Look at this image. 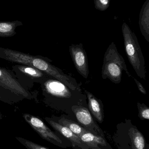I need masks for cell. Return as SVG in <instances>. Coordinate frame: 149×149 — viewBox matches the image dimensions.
<instances>
[{
    "mask_svg": "<svg viewBox=\"0 0 149 149\" xmlns=\"http://www.w3.org/2000/svg\"><path fill=\"white\" fill-rule=\"evenodd\" d=\"M0 58L7 61L34 67L59 81L73 90L82 91L81 83L52 65L45 58L35 56L13 50L0 48Z\"/></svg>",
    "mask_w": 149,
    "mask_h": 149,
    "instance_id": "cell-1",
    "label": "cell"
},
{
    "mask_svg": "<svg viewBox=\"0 0 149 149\" xmlns=\"http://www.w3.org/2000/svg\"><path fill=\"white\" fill-rule=\"evenodd\" d=\"M52 78L45 82V91L50 96L58 101L63 110L73 113L72 110L73 106H87L86 95L82 91L72 90L59 81Z\"/></svg>",
    "mask_w": 149,
    "mask_h": 149,
    "instance_id": "cell-2",
    "label": "cell"
},
{
    "mask_svg": "<svg viewBox=\"0 0 149 149\" xmlns=\"http://www.w3.org/2000/svg\"><path fill=\"white\" fill-rule=\"evenodd\" d=\"M122 31L125 51L129 61L137 76L146 80L147 71L145 59L137 37L126 23L122 24Z\"/></svg>",
    "mask_w": 149,
    "mask_h": 149,
    "instance_id": "cell-3",
    "label": "cell"
},
{
    "mask_svg": "<svg viewBox=\"0 0 149 149\" xmlns=\"http://www.w3.org/2000/svg\"><path fill=\"white\" fill-rule=\"evenodd\" d=\"M123 71L129 77H131L124 58L119 53L115 44L112 42L104 55L101 72L102 79H108L113 83L119 84L121 81Z\"/></svg>",
    "mask_w": 149,
    "mask_h": 149,
    "instance_id": "cell-4",
    "label": "cell"
},
{
    "mask_svg": "<svg viewBox=\"0 0 149 149\" xmlns=\"http://www.w3.org/2000/svg\"><path fill=\"white\" fill-rule=\"evenodd\" d=\"M23 117L26 122L43 139L60 147H63L62 140L39 118L29 114H24Z\"/></svg>",
    "mask_w": 149,
    "mask_h": 149,
    "instance_id": "cell-5",
    "label": "cell"
},
{
    "mask_svg": "<svg viewBox=\"0 0 149 149\" xmlns=\"http://www.w3.org/2000/svg\"><path fill=\"white\" fill-rule=\"evenodd\" d=\"M72 110L78 121L85 129L93 134L104 137L103 131L94 121L87 106H73Z\"/></svg>",
    "mask_w": 149,
    "mask_h": 149,
    "instance_id": "cell-6",
    "label": "cell"
},
{
    "mask_svg": "<svg viewBox=\"0 0 149 149\" xmlns=\"http://www.w3.org/2000/svg\"><path fill=\"white\" fill-rule=\"evenodd\" d=\"M69 51L77 71L85 79H87L89 74V66L87 54L83 44L71 45Z\"/></svg>",
    "mask_w": 149,
    "mask_h": 149,
    "instance_id": "cell-7",
    "label": "cell"
},
{
    "mask_svg": "<svg viewBox=\"0 0 149 149\" xmlns=\"http://www.w3.org/2000/svg\"><path fill=\"white\" fill-rule=\"evenodd\" d=\"M0 86L12 93L25 98H31V95L5 69L0 67Z\"/></svg>",
    "mask_w": 149,
    "mask_h": 149,
    "instance_id": "cell-8",
    "label": "cell"
},
{
    "mask_svg": "<svg viewBox=\"0 0 149 149\" xmlns=\"http://www.w3.org/2000/svg\"><path fill=\"white\" fill-rule=\"evenodd\" d=\"M45 120L55 130L68 139L73 146L78 147L80 149H91L86 144L81 141L78 136L74 134L66 127L49 118H45Z\"/></svg>",
    "mask_w": 149,
    "mask_h": 149,
    "instance_id": "cell-9",
    "label": "cell"
},
{
    "mask_svg": "<svg viewBox=\"0 0 149 149\" xmlns=\"http://www.w3.org/2000/svg\"><path fill=\"white\" fill-rule=\"evenodd\" d=\"M85 93L88 101V110L98 122L102 123L104 119V105L102 101L87 90L85 89Z\"/></svg>",
    "mask_w": 149,
    "mask_h": 149,
    "instance_id": "cell-10",
    "label": "cell"
},
{
    "mask_svg": "<svg viewBox=\"0 0 149 149\" xmlns=\"http://www.w3.org/2000/svg\"><path fill=\"white\" fill-rule=\"evenodd\" d=\"M139 24L142 34L149 42V0H146L141 9Z\"/></svg>",
    "mask_w": 149,
    "mask_h": 149,
    "instance_id": "cell-11",
    "label": "cell"
},
{
    "mask_svg": "<svg viewBox=\"0 0 149 149\" xmlns=\"http://www.w3.org/2000/svg\"><path fill=\"white\" fill-rule=\"evenodd\" d=\"M80 138L90 148L101 149L99 147V145H101L102 147L107 145V143L104 139V137L93 134L89 132L83 134Z\"/></svg>",
    "mask_w": 149,
    "mask_h": 149,
    "instance_id": "cell-12",
    "label": "cell"
},
{
    "mask_svg": "<svg viewBox=\"0 0 149 149\" xmlns=\"http://www.w3.org/2000/svg\"><path fill=\"white\" fill-rule=\"evenodd\" d=\"M22 25V23L19 21L0 22V37L13 36L16 34L15 29L17 27Z\"/></svg>",
    "mask_w": 149,
    "mask_h": 149,
    "instance_id": "cell-13",
    "label": "cell"
},
{
    "mask_svg": "<svg viewBox=\"0 0 149 149\" xmlns=\"http://www.w3.org/2000/svg\"><path fill=\"white\" fill-rule=\"evenodd\" d=\"M58 123L69 129L74 134L78 136L79 138L83 134L89 132V131L85 129L78 123L66 118L65 116H61L59 119Z\"/></svg>",
    "mask_w": 149,
    "mask_h": 149,
    "instance_id": "cell-14",
    "label": "cell"
},
{
    "mask_svg": "<svg viewBox=\"0 0 149 149\" xmlns=\"http://www.w3.org/2000/svg\"><path fill=\"white\" fill-rule=\"evenodd\" d=\"M129 134L132 144V149H146V141L143 135L135 127L129 130Z\"/></svg>",
    "mask_w": 149,
    "mask_h": 149,
    "instance_id": "cell-15",
    "label": "cell"
},
{
    "mask_svg": "<svg viewBox=\"0 0 149 149\" xmlns=\"http://www.w3.org/2000/svg\"><path fill=\"white\" fill-rule=\"evenodd\" d=\"M18 70L23 73L31 77L34 78H42L44 76L43 72L34 67L29 66H20L18 67Z\"/></svg>",
    "mask_w": 149,
    "mask_h": 149,
    "instance_id": "cell-16",
    "label": "cell"
},
{
    "mask_svg": "<svg viewBox=\"0 0 149 149\" xmlns=\"http://www.w3.org/2000/svg\"><path fill=\"white\" fill-rule=\"evenodd\" d=\"M139 118L141 120H149V108L144 103L137 102Z\"/></svg>",
    "mask_w": 149,
    "mask_h": 149,
    "instance_id": "cell-17",
    "label": "cell"
},
{
    "mask_svg": "<svg viewBox=\"0 0 149 149\" xmlns=\"http://www.w3.org/2000/svg\"><path fill=\"white\" fill-rule=\"evenodd\" d=\"M17 140L28 149H49L39 144L20 137H16Z\"/></svg>",
    "mask_w": 149,
    "mask_h": 149,
    "instance_id": "cell-18",
    "label": "cell"
},
{
    "mask_svg": "<svg viewBox=\"0 0 149 149\" xmlns=\"http://www.w3.org/2000/svg\"><path fill=\"white\" fill-rule=\"evenodd\" d=\"M94 2L96 9L104 11L109 8L111 0H94Z\"/></svg>",
    "mask_w": 149,
    "mask_h": 149,
    "instance_id": "cell-19",
    "label": "cell"
},
{
    "mask_svg": "<svg viewBox=\"0 0 149 149\" xmlns=\"http://www.w3.org/2000/svg\"><path fill=\"white\" fill-rule=\"evenodd\" d=\"M134 80L135 81L136 83V85H137V87H138V89L139 91L144 95L147 94V91H146V89L144 88V87L143 86L142 84L139 81L137 80L136 79L134 78Z\"/></svg>",
    "mask_w": 149,
    "mask_h": 149,
    "instance_id": "cell-20",
    "label": "cell"
},
{
    "mask_svg": "<svg viewBox=\"0 0 149 149\" xmlns=\"http://www.w3.org/2000/svg\"><path fill=\"white\" fill-rule=\"evenodd\" d=\"M0 99H1V95H0Z\"/></svg>",
    "mask_w": 149,
    "mask_h": 149,
    "instance_id": "cell-21",
    "label": "cell"
}]
</instances>
